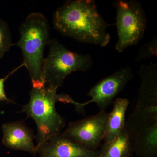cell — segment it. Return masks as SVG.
<instances>
[{
    "label": "cell",
    "instance_id": "52a82bcc",
    "mask_svg": "<svg viewBox=\"0 0 157 157\" xmlns=\"http://www.w3.org/2000/svg\"><path fill=\"white\" fill-rule=\"evenodd\" d=\"M109 113L100 110L95 114L70 122L63 135L92 151H97L103 141Z\"/></svg>",
    "mask_w": 157,
    "mask_h": 157
},
{
    "label": "cell",
    "instance_id": "9c48e42d",
    "mask_svg": "<svg viewBox=\"0 0 157 157\" xmlns=\"http://www.w3.org/2000/svg\"><path fill=\"white\" fill-rule=\"evenodd\" d=\"M125 128L133 152L138 157H157V121L128 119Z\"/></svg>",
    "mask_w": 157,
    "mask_h": 157
},
{
    "label": "cell",
    "instance_id": "3957f363",
    "mask_svg": "<svg viewBox=\"0 0 157 157\" xmlns=\"http://www.w3.org/2000/svg\"><path fill=\"white\" fill-rule=\"evenodd\" d=\"M57 90L46 86L41 89L33 88L29 93V101L23 108V112L36 124L37 145L61 133L66 124L64 118L56 111V103L59 101L71 104L73 99L65 94H58Z\"/></svg>",
    "mask_w": 157,
    "mask_h": 157
},
{
    "label": "cell",
    "instance_id": "30bf717a",
    "mask_svg": "<svg viewBox=\"0 0 157 157\" xmlns=\"http://www.w3.org/2000/svg\"><path fill=\"white\" fill-rule=\"evenodd\" d=\"M37 146L39 157H98V151H92L63 135L51 136Z\"/></svg>",
    "mask_w": 157,
    "mask_h": 157
},
{
    "label": "cell",
    "instance_id": "7a4b0ae2",
    "mask_svg": "<svg viewBox=\"0 0 157 157\" xmlns=\"http://www.w3.org/2000/svg\"><path fill=\"white\" fill-rule=\"evenodd\" d=\"M50 27L42 13L29 14L20 27V37L16 45L20 48L25 67L28 71L33 88L44 87L42 68L44 49L49 43Z\"/></svg>",
    "mask_w": 157,
    "mask_h": 157
},
{
    "label": "cell",
    "instance_id": "9a60e30c",
    "mask_svg": "<svg viewBox=\"0 0 157 157\" xmlns=\"http://www.w3.org/2000/svg\"><path fill=\"white\" fill-rule=\"evenodd\" d=\"M157 55V37H153L151 40L145 42L139 49L138 53L135 60L139 62L142 60L151 58Z\"/></svg>",
    "mask_w": 157,
    "mask_h": 157
},
{
    "label": "cell",
    "instance_id": "4fadbf2b",
    "mask_svg": "<svg viewBox=\"0 0 157 157\" xmlns=\"http://www.w3.org/2000/svg\"><path fill=\"white\" fill-rule=\"evenodd\" d=\"M133 153L131 138L125 127L115 139L103 144L98 157H132Z\"/></svg>",
    "mask_w": 157,
    "mask_h": 157
},
{
    "label": "cell",
    "instance_id": "5bb4252c",
    "mask_svg": "<svg viewBox=\"0 0 157 157\" xmlns=\"http://www.w3.org/2000/svg\"><path fill=\"white\" fill-rule=\"evenodd\" d=\"M13 45L8 24L5 21L0 19V59Z\"/></svg>",
    "mask_w": 157,
    "mask_h": 157
},
{
    "label": "cell",
    "instance_id": "277c9868",
    "mask_svg": "<svg viewBox=\"0 0 157 157\" xmlns=\"http://www.w3.org/2000/svg\"><path fill=\"white\" fill-rule=\"evenodd\" d=\"M49 44V53L42 68L45 86L58 90L71 73L86 72L92 67V57L89 54L73 52L55 39Z\"/></svg>",
    "mask_w": 157,
    "mask_h": 157
},
{
    "label": "cell",
    "instance_id": "7c38bea8",
    "mask_svg": "<svg viewBox=\"0 0 157 157\" xmlns=\"http://www.w3.org/2000/svg\"><path fill=\"white\" fill-rule=\"evenodd\" d=\"M113 103V107L108 115L104 143H109L115 139L125 127L126 113L130 104L129 100L119 98Z\"/></svg>",
    "mask_w": 157,
    "mask_h": 157
},
{
    "label": "cell",
    "instance_id": "ba28073f",
    "mask_svg": "<svg viewBox=\"0 0 157 157\" xmlns=\"http://www.w3.org/2000/svg\"><path fill=\"white\" fill-rule=\"evenodd\" d=\"M141 82L137 104L130 116L140 120L157 121V64L139 67Z\"/></svg>",
    "mask_w": 157,
    "mask_h": 157
},
{
    "label": "cell",
    "instance_id": "8fae6325",
    "mask_svg": "<svg viewBox=\"0 0 157 157\" xmlns=\"http://www.w3.org/2000/svg\"><path fill=\"white\" fill-rule=\"evenodd\" d=\"M2 143L8 148L21 150L35 155L37 146L34 143L33 132L22 121L3 124Z\"/></svg>",
    "mask_w": 157,
    "mask_h": 157
},
{
    "label": "cell",
    "instance_id": "2e32d148",
    "mask_svg": "<svg viewBox=\"0 0 157 157\" xmlns=\"http://www.w3.org/2000/svg\"><path fill=\"white\" fill-rule=\"evenodd\" d=\"M24 65L22 63V64L20 66L14 69L13 71H11V73H9V75H7L6 77L3 78H0V101H6V102H10V103H14L13 101L9 99L6 96L5 90V82L6 79L9 78V76L13 74L15 71L18 70L19 68H20L21 67H24Z\"/></svg>",
    "mask_w": 157,
    "mask_h": 157
},
{
    "label": "cell",
    "instance_id": "5b68a950",
    "mask_svg": "<svg viewBox=\"0 0 157 157\" xmlns=\"http://www.w3.org/2000/svg\"><path fill=\"white\" fill-rule=\"evenodd\" d=\"M114 5L118 37L115 48L121 53L143 39L147 20L141 3L137 0H118Z\"/></svg>",
    "mask_w": 157,
    "mask_h": 157
},
{
    "label": "cell",
    "instance_id": "8992f818",
    "mask_svg": "<svg viewBox=\"0 0 157 157\" xmlns=\"http://www.w3.org/2000/svg\"><path fill=\"white\" fill-rule=\"evenodd\" d=\"M130 67L120 68L115 73L102 78L91 88L87 93L89 101L78 103L75 107L78 112L84 113V107L91 103H95L100 110H105L114 101V99L124 89L134 77Z\"/></svg>",
    "mask_w": 157,
    "mask_h": 157
},
{
    "label": "cell",
    "instance_id": "6da1fadb",
    "mask_svg": "<svg viewBox=\"0 0 157 157\" xmlns=\"http://www.w3.org/2000/svg\"><path fill=\"white\" fill-rule=\"evenodd\" d=\"M55 29L64 36L78 42L104 47L110 42L107 23L94 0H70L54 14Z\"/></svg>",
    "mask_w": 157,
    "mask_h": 157
}]
</instances>
